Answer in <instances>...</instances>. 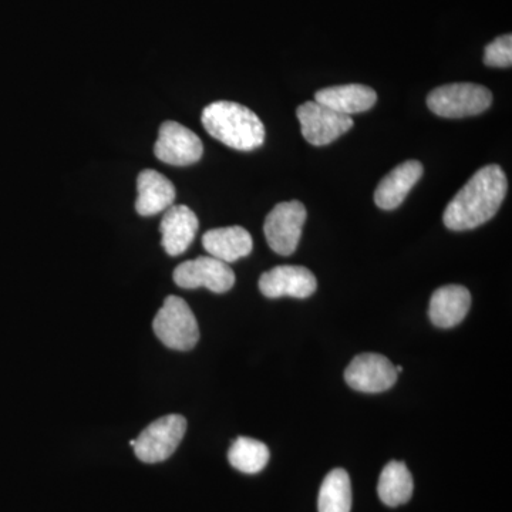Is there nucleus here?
I'll return each instance as SVG.
<instances>
[{"mask_svg": "<svg viewBox=\"0 0 512 512\" xmlns=\"http://www.w3.org/2000/svg\"><path fill=\"white\" fill-rule=\"evenodd\" d=\"M508 181L500 165L480 168L444 211V225L451 231H468L490 221L507 195Z\"/></svg>", "mask_w": 512, "mask_h": 512, "instance_id": "obj_1", "label": "nucleus"}, {"mask_svg": "<svg viewBox=\"0 0 512 512\" xmlns=\"http://www.w3.org/2000/svg\"><path fill=\"white\" fill-rule=\"evenodd\" d=\"M201 121L210 136L234 150L252 151L264 144V123L235 101H214L202 111Z\"/></svg>", "mask_w": 512, "mask_h": 512, "instance_id": "obj_2", "label": "nucleus"}, {"mask_svg": "<svg viewBox=\"0 0 512 512\" xmlns=\"http://www.w3.org/2000/svg\"><path fill=\"white\" fill-rule=\"evenodd\" d=\"M154 333L168 349L188 352L200 340L197 318L188 303L178 296H168L153 322Z\"/></svg>", "mask_w": 512, "mask_h": 512, "instance_id": "obj_3", "label": "nucleus"}, {"mask_svg": "<svg viewBox=\"0 0 512 512\" xmlns=\"http://www.w3.org/2000/svg\"><path fill=\"white\" fill-rule=\"evenodd\" d=\"M493 94L487 87L474 83H453L437 87L427 97V106L446 119L478 116L490 109Z\"/></svg>", "mask_w": 512, "mask_h": 512, "instance_id": "obj_4", "label": "nucleus"}, {"mask_svg": "<svg viewBox=\"0 0 512 512\" xmlns=\"http://www.w3.org/2000/svg\"><path fill=\"white\" fill-rule=\"evenodd\" d=\"M187 431V420L180 414L161 417L134 440V453L138 460L147 464L161 463L173 456Z\"/></svg>", "mask_w": 512, "mask_h": 512, "instance_id": "obj_5", "label": "nucleus"}, {"mask_svg": "<svg viewBox=\"0 0 512 512\" xmlns=\"http://www.w3.org/2000/svg\"><path fill=\"white\" fill-rule=\"evenodd\" d=\"M306 215L305 205L299 201L281 202L269 212L264 232L272 251L282 256L292 255L296 251Z\"/></svg>", "mask_w": 512, "mask_h": 512, "instance_id": "obj_6", "label": "nucleus"}, {"mask_svg": "<svg viewBox=\"0 0 512 512\" xmlns=\"http://www.w3.org/2000/svg\"><path fill=\"white\" fill-rule=\"evenodd\" d=\"M302 136L316 147L328 146L353 127L350 116L323 106L318 101H306L296 110Z\"/></svg>", "mask_w": 512, "mask_h": 512, "instance_id": "obj_7", "label": "nucleus"}, {"mask_svg": "<svg viewBox=\"0 0 512 512\" xmlns=\"http://www.w3.org/2000/svg\"><path fill=\"white\" fill-rule=\"evenodd\" d=\"M173 278L180 288H207L214 293L231 291L235 285V274L231 266L210 255L178 265Z\"/></svg>", "mask_w": 512, "mask_h": 512, "instance_id": "obj_8", "label": "nucleus"}, {"mask_svg": "<svg viewBox=\"0 0 512 512\" xmlns=\"http://www.w3.org/2000/svg\"><path fill=\"white\" fill-rule=\"evenodd\" d=\"M204 147L201 138L190 128L177 123L165 121L158 131L154 154L158 160L174 167H187L201 160Z\"/></svg>", "mask_w": 512, "mask_h": 512, "instance_id": "obj_9", "label": "nucleus"}, {"mask_svg": "<svg viewBox=\"0 0 512 512\" xmlns=\"http://www.w3.org/2000/svg\"><path fill=\"white\" fill-rule=\"evenodd\" d=\"M396 366L377 353H363L350 362L345 372L346 383L362 393H382L397 382Z\"/></svg>", "mask_w": 512, "mask_h": 512, "instance_id": "obj_10", "label": "nucleus"}, {"mask_svg": "<svg viewBox=\"0 0 512 512\" xmlns=\"http://www.w3.org/2000/svg\"><path fill=\"white\" fill-rule=\"evenodd\" d=\"M318 288L315 275L303 266L282 265L265 272L259 279V291L266 298L305 299L312 296Z\"/></svg>", "mask_w": 512, "mask_h": 512, "instance_id": "obj_11", "label": "nucleus"}, {"mask_svg": "<svg viewBox=\"0 0 512 512\" xmlns=\"http://www.w3.org/2000/svg\"><path fill=\"white\" fill-rule=\"evenodd\" d=\"M198 227L200 222L191 208L185 205H171L167 211H164L160 224L161 235H163L161 244L165 252L170 256L184 254L194 241Z\"/></svg>", "mask_w": 512, "mask_h": 512, "instance_id": "obj_12", "label": "nucleus"}, {"mask_svg": "<svg viewBox=\"0 0 512 512\" xmlns=\"http://www.w3.org/2000/svg\"><path fill=\"white\" fill-rule=\"evenodd\" d=\"M423 173L424 168L420 161L410 160L397 165L377 185L375 192L377 207L386 211L396 210L406 200Z\"/></svg>", "mask_w": 512, "mask_h": 512, "instance_id": "obj_13", "label": "nucleus"}, {"mask_svg": "<svg viewBox=\"0 0 512 512\" xmlns=\"http://www.w3.org/2000/svg\"><path fill=\"white\" fill-rule=\"evenodd\" d=\"M471 306L470 291L461 285L441 286L431 296L429 315L434 326L450 329L460 325Z\"/></svg>", "mask_w": 512, "mask_h": 512, "instance_id": "obj_14", "label": "nucleus"}, {"mask_svg": "<svg viewBox=\"0 0 512 512\" xmlns=\"http://www.w3.org/2000/svg\"><path fill=\"white\" fill-rule=\"evenodd\" d=\"M177 191L165 175L156 170L141 171L137 178L136 210L143 217H153L174 205Z\"/></svg>", "mask_w": 512, "mask_h": 512, "instance_id": "obj_15", "label": "nucleus"}, {"mask_svg": "<svg viewBox=\"0 0 512 512\" xmlns=\"http://www.w3.org/2000/svg\"><path fill=\"white\" fill-rule=\"evenodd\" d=\"M202 247L212 258L231 264L251 254L254 242L247 229L225 227L205 232L202 237Z\"/></svg>", "mask_w": 512, "mask_h": 512, "instance_id": "obj_16", "label": "nucleus"}, {"mask_svg": "<svg viewBox=\"0 0 512 512\" xmlns=\"http://www.w3.org/2000/svg\"><path fill=\"white\" fill-rule=\"evenodd\" d=\"M315 101L340 114L352 116L372 109L376 104L377 94L372 87L363 84H343L319 90L315 94Z\"/></svg>", "mask_w": 512, "mask_h": 512, "instance_id": "obj_17", "label": "nucleus"}, {"mask_svg": "<svg viewBox=\"0 0 512 512\" xmlns=\"http://www.w3.org/2000/svg\"><path fill=\"white\" fill-rule=\"evenodd\" d=\"M413 488V477L406 464L390 461L380 474L377 493L387 507H399L412 498Z\"/></svg>", "mask_w": 512, "mask_h": 512, "instance_id": "obj_18", "label": "nucleus"}, {"mask_svg": "<svg viewBox=\"0 0 512 512\" xmlns=\"http://www.w3.org/2000/svg\"><path fill=\"white\" fill-rule=\"evenodd\" d=\"M352 485L349 474L343 468L330 471L323 480L318 498L319 512H350Z\"/></svg>", "mask_w": 512, "mask_h": 512, "instance_id": "obj_19", "label": "nucleus"}, {"mask_svg": "<svg viewBox=\"0 0 512 512\" xmlns=\"http://www.w3.org/2000/svg\"><path fill=\"white\" fill-rule=\"evenodd\" d=\"M228 460L241 473H261L269 461V448L262 441L238 437L229 448Z\"/></svg>", "mask_w": 512, "mask_h": 512, "instance_id": "obj_20", "label": "nucleus"}, {"mask_svg": "<svg viewBox=\"0 0 512 512\" xmlns=\"http://www.w3.org/2000/svg\"><path fill=\"white\" fill-rule=\"evenodd\" d=\"M484 63L490 67H510L512 64V36L504 35L487 46Z\"/></svg>", "mask_w": 512, "mask_h": 512, "instance_id": "obj_21", "label": "nucleus"}, {"mask_svg": "<svg viewBox=\"0 0 512 512\" xmlns=\"http://www.w3.org/2000/svg\"><path fill=\"white\" fill-rule=\"evenodd\" d=\"M396 372L397 373H402L403 372V367L402 366H396Z\"/></svg>", "mask_w": 512, "mask_h": 512, "instance_id": "obj_22", "label": "nucleus"}]
</instances>
